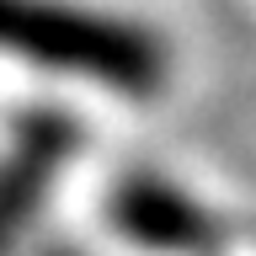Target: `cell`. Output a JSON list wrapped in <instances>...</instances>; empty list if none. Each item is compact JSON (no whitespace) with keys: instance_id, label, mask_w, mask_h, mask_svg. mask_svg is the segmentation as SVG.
Returning a JSON list of instances; mask_svg holds the SVG:
<instances>
[{"instance_id":"3957f363","label":"cell","mask_w":256,"mask_h":256,"mask_svg":"<svg viewBox=\"0 0 256 256\" xmlns=\"http://www.w3.org/2000/svg\"><path fill=\"white\" fill-rule=\"evenodd\" d=\"M112 219L123 235L160 246V251H214L219 246V230L208 224L203 208H192L182 192L160 187L150 176H134L112 192Z\"/></svg>"},{"instance_id":"7a4b0ae2","label":"cell","mask_w":256,"mask_h":256,"mask_svg":"<svg viewBox=\"0 0 256 256\" xmlns=\"http://www.w3.org/2000/svg\"><path fill=\"white\" fill-rule=\"evenodd\" d=\"M70 150H75V123L70 118H32L22 128L16 150L0 166V251H11L16 235L27 230L32 208L48 198Z\"/></svg>"},{"instance_id":"6da1fadb","label":"cell","mask_w":256,"mask_h":256,"mask_svg":"<svg viewBox=\"0 0 256 256\" xmlns=\"http://www.w3.org/2000/svg\"><path fill=\"white\" fill-rule=\"evenodd\" d=\"M0 54L64 75H91L123 96H150L166 75V59L150 32L59 0H0Z\"/></svg>"}]
</instances>
